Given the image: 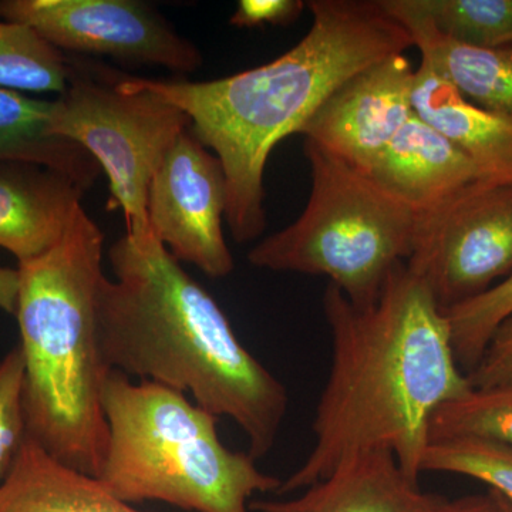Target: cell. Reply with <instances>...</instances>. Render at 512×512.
Instances as JSON below:
<instances>
[{"label":"cell","instance_id":"1","mask_svg":"<svg viewBox=\"0 0 512 512\" xmlns=\"http://www.w3.org/2000/svg\"><path fill=\"white\" fill-rule=\"evenodd\" d=\"M323 312L332 365L313 419L315 443L276 494L299 493L373 451L392 453L419 481L434 414L473 389L454 355L446 313L407 264L365 308L329 284Z\"/></svg>","mask_w":512,"mask_h":512},{"label":"cell","instance_id":"2","mask_svg":"<svg viewBox=\"0 0 512 512\" xmlns=\"http://www.w3.org/2000/svg\"><path fill=\"white\" fill-rule=\"evenodd\" d=\"M312 26L272 62L211 82L153 80L117 73L124 89L147 90L183 111L202 146L221 161L225 221L238 244L266 228L264 175L272 150L301 134L343 83L386 57L406 53L412 37L382 0H311Z\"/></svg>","mask_w":512,"mask_h":512},{"label":"cell","instance_id":"3","mask_svg":"<svg viewBox=\"0 0 512 512\" xmlns=\"http://www.w3.org/2000/svg\"><path fill=\"white\" fill-rule=\"evenodd\" d=\"M114 281L99 293L101 349L111 370L190 394L244 431L255 461L271 453L289 409L285 384L235 335L217 301L153 232L109 249Z\"/></svg>","mask_w":512,"mask_h":512},{"label":"cell","instance_id":"4","mask_svg":"<svg viewBox=\"0 0 512 512\" xmlns=\"http://www.w3.org/2000/svg\"><path fill=\"white\" fill-rule=\"evenodd\" d=\"M104 234L83 207L45 254L20 262L16 319L25 363L28 434L64 466L99 477L111 372L99 329Z\"/></svg>","mask_w":512,"mask_h":512},{"label":"cell","instance_id":"5","mask_svg":"<svg viewBox=\"0 0 512 512\" xmlns=\"http://www.w3.org/2000/svg\"><path fill=\"white\" fill-rule=\"evenodd\" d=\"M103 407L109 446L97 480L124 503L251 512L255 495L281 487L282 481L259 470L248 453L225 447L218 436L220 419L183 393L111 370Z\"/></svg>","mask_w":512,"mask_h":512},{"label":"cell","instance_id":"6","mask_svg":"<svg viewBox=\"0 0 512 512\" xmlns=\"http://www.w3.org/2000/svg\"><path fill=\"white\" fill-rule=\"evenodd\" d=\"M312 190L288 227L248 252L259 269L326 276L359 308L379 299L394 269L416 247L419 217L365 174L305 140Z\"/></svg>","mask_w":512,"mask_h":512},{"label":"cell","instance_id":"7","mask_svg":"<svg viewBox=\"0 0 512 512\" xmlns=\"http://www.w3.org/2000/svg\"><path fill=\"white\" fill-rule=\"evenodd\" d=\"M69 86L55 100L53 133L79 144L107 175L110 210L120 208L131 237L150 234L151 180L177 138L190 128L183 111L147 92L124 89L116 72L87 73L70 59Z\"/></svg>","mask_w":512,"mask_h":512},{"label":"cell","instance_id":"8","mask_svg":"<svg viewBox=\"0 0 512 512\" xmlns=\"http://www.w3.org/2000/svg\"><path fill=\"white\" fill-rule=\"evenodd\" d=\"M412 271L443 311L512 275V185L480 181L446 207L419 218Z\"/></svg>","mask_w":512,"mask_h":512},{"label":"cell","instance_id":"9","mask_svg":"<svg viewBox=\"0 0 512 512\" xmlns=\"http://www.w3.org/2000/svg\"><path fill=\"white\" fill-rule=\"evenodd\" d=\"M0 19L30 26L63 53L106 56L181 74L202 64L200 49L138 0H0Z\"/></svg>","mask_w":512,"mask_h":512},{"label":"cell","instance_id":"10","mask_svg":"<svg viewBox=\"0 0 512 512\" xmlns=\"http://www.w3.org/2000/svg\"><path fill=\"white\" fill-rule=\"evenodd\" d=\"M227 183L221 161L190 128L165 154L148 190V224L174 258L210 278L234 271L222 220Z\"/></svg>","mask_w":512,"mask_h":512},{"label":"cell","instance_id":"11","mask_svg":"<svg viewBox=\"0 0 512 512\" xmlns=\"http://www.w3.org/2000/svg\"><path fill=\"white\" fill-rule=\"evenodd\" d=\"M414 79L416 69L404 53L386 57L343 83L301 134L365 171L412 119Z\"/></svg>","mask_w":512,"mask_h":512},{"label":"cell","instance_id":"12","mask_svg":"<svg viewBox=\"0 0 512 512\" xmlns=\"http://www.w3.org/2000/svg\"><path fill=\"white\" fill-rule=\"evenodd\" d=\"M360 173L419 218L487 181L460 148L416 113Z\"/></svg>","mask_w":512,"mask_h":512},{"label":"cell","instance_id":"13","mask_svg":"<svg viewBox=\"0 0 512 512\" xmlns=\"http://www.w3.org/2000/svg\"><path fill=\"white\" fill-rule=\"evenodd\" d=\"M286 500H252L254 512H431L443 500L426 493L387 451L359 454Z\"/></svg>","mask_w":512,"mask_h":512},{"label":"cell","instance_id":"14","mask_svg":"<svg viewBox=\"0 0 512 512\" xmlns=\"http://www.w3.org/2000/svg\"><path fill=\"white\" fill-rule=\"evenodd\" d=\"M84 192L45 165L0 161V248L19 264L45 254L69 228Z\"/></svg>","mask_w":512,"mask_h":512},{"label":"cell","instance_id":"15","mask_svg":"<svg viewBox=\"0 0 512 512\" xmlns=\"http://www.w3.org/2000/svg\"><path fill=\"white\" fill-rule=\"evenodd\" d=\"M414 113L443 134L488 183L512 185V119L481 109L461 96L443 74L420 60L413 92Z\"/></svg>","mask_w":512,"mask_h":512},{"label":"cell","instance_id":"16","mask_svg":"<svg viewBox=\"0 0 512 512\" xmlns=\"http://www.w3.org/2000/svg\"><path fill=\"white\" fill-rule=\"evenodd\" d=\"M419 49L421 60L453 84L464 99L512 119V45L478 49L440 36L414 8L413 0H382Z\"/></svg>","mask_w":512,"mask_h":512},{"label":"cell","instance_id":"17","mask_svg":"<svg viewBox=\"0 0 512 512\" xmlns=\"http://www.w3.org/2000/svg\"><path fill=\"white\" fill-rule=\"evenodd\" d=\"M0 512H143L107 491L97 478L64 466L26 437L0 484Z\"/></svg>","mask_w":512,"mask_h":512},{"label":"cell","instance_id":"18","mask_svg":"<svg viewBox=\"0 0 512 512\" xmlns=\"http://www.w3.org/2000/svg\"><path fill=\"white\" fill-rule=\"evenodd\" d=\"M55 100L0 87V161L45 165L90 190L101 173L83 147L53 133Z\"/></svg>","mask_w":512,"mask_h":512},{"label":"cell","instance_id":"19","mask_svg":"<svg viewBox=\"0 0 512 512\" xmlns=\"http://www.w3.org/2000/svg\"><path fill=\"white\" fill-rule=\"evenodd\" d=\"M69 79V57L62 50L30 26L0 19V87L62 96Z\"/></svg>","mask_w":512,"mask_h":512},{"label":"cell","instance_id":"20","mask_svg":"<svg viewBox=\"0 0 512 512\" xmlns=\"http://www.w3.org/2000/svg\"><path fill=\"white\" fill-rule=\"evenodd\" d=\"M413 5L431 28L458 45H512V0H413Z\"/></svg>","mask_w":512,"mask_h":512},{"label":"cell","instance_id":"21","mask_svg":"<svg viewBox=\"0 0 512 512\" xmlns=\"http://www.w3.org/2000/svg\"><path fill=\"white\" fill-rule=\"evenodd\" d=\"M424 471L474 478L512 503V446L500 441L474 436L431 440L421 463Z\"/></svg>","mask_w":512,"mask_h":512},{"label":"cell","instance_id":"22","mask_svg":"<svg viewBox=\"0 0 512 512\" xmlns=\"http://www.w3.org/2000/svg\"><path fill=\"white\" fill-rule=\"evenodd\" d=\"M474 436L512 446V386L471 389L444 404L431 420L430 441Z\"/></svg>","mask_w":512,"mask_h":512},{"label":"cell","instance_id":"23","mask_svg":"<svg viewBox=\"0 0 512 512\" xmlns=\"http://www.w3.org/2000/svg\"><path fill=\"white\" fill-rule=\"evenodd\" d=\"M458 365L470 373L505 319L512 316V275L490 291L444 311Z\"/></svg>","mask_w":512,"mask_h":512},{"label":"cell","instance_id":"24","mask_svg":"<svg viewBox=\"0 0 512 512\" xmlns=\"http://www.w3.org/2000/svg\"><path fill=\"white\" fill-rule=\"evenodd\" d=\"M26 437L25 363L18 346L0 360V484L15 466Z\"/></svg>","mask_w":512,"mask_h":512},{"label":"cell","instance_id":"25","mask_svg":"<svg viewBox=\"0 0 512 512\" xmlns=\"http://www.w3.org/2000/svg\"><path fill=\"white\" fill-rule=\"evenodd\" d=\"M467 376L473 389L512 386V316L498 326L480 362Z\"/></svg>","mask_w":512,"mask_h":512},{"label":"cell","instance_id":"26","mask_svg":"<svg viewBox=\"0 0 512 512\" xmlns=\"http://www.w3.org/2000/svg\"><path fill=\"white\" fill-rule=\"evenodd\" d=\"M305 8L303 0H241L229 25L241 29L291 25Z\"/></svg>","mask_w":512,"mask_h":512},{"label":"cell","instance_id":"27","mask_svg":"<svg viewBox=\"0 0 512 512\" xmlns=\"http://www.w3.org/2000/svg\"><path fill=\"white\" fill-rule=\"evenodd\" d=\"M431 512H501L493 491L487 494L464 495L456 500H443Z\"/></svg>","mask_w":512,"mask_h":512},{"label":"cell","instance_id":"28","mask_svg":"<svg viewBox=\"0 0 512 512\" xmlns=\"http://www.w3.org/2000/svg\"><path fill=\"white\" fill-rule=\"evenodd\" d=\"M18 296V269L3 268V266H0V309L9 313V315H16Z\"/></svg>","mask_w":512,"mask_h":512},{"label":"cell","instance_id":"29","mask_svg":"<svg viewBox=\"0 0 512 512\" xmlns=\"http://www.w3.org/2000/svg\"><path fill=\"white\" fill-rule=\"evenodd\" d=\"M493 494L495 495V498H497V503L500 505L501 512H512L511 501H508L507 498L503 497V495L495 493V491H493Z\"/></svg>","mask_w":512,"mask_h":512}]
</instances>
